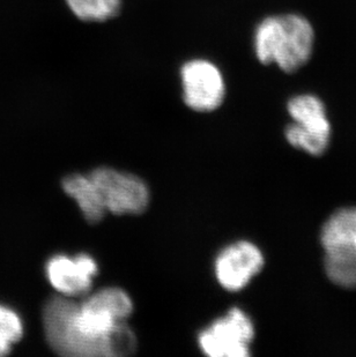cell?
<instances>
[{
	"label": "cell",
	"mask_w": 356,
	"mask_h": 357,
	"mask_svg": "<svg viewBox=\"0 0 356 357\" xmlns=\"http://www.w3.org/2000/svg\"><path fill=\"white\" fill-rule=\"evenodd\" d=\"M98 274V264L88 255L71 257L57 255L47 264V277L51 286L65 296L87 294Z\"/></svg>",
	"instance_id": "obj_7"
},
{
	"label": "cell",
	"mask_w": 356,
	"mask_h": 357,
	"mask_svg": "<svg viewBox=\"0 0 356 357\" xmlns=\"http://www.w3.org/2000/svg\"><path fill=\"white\" fill-rule=\"evenodd\" d=\"M253 335L251 319L241 309L232 307L199 334V346L209 356L246 357Z\"/></svg>",
	"instance_id": "obj_3"
},
{
	"label": "cell",
	"mask_w": 356,
	"mask_h": 357,
	"mask_svg": "<svg viewBox=\"0 0 356 357\" xmlns=\"http://www.w3.org/2000/svg\"><path fill=\"white\" fill-rule=\"evenodd\" d=\"M315 31L299 14L266 17L255 35V56L262 64H276L285 73L299 71L309 61Z\"/></svg>",
	"instance_id": "obj_2"
},
{
	"label": "cell",
	"mask_w": 356,
	"mask_h": 357,
	"mask_svg": "<svg viewBox=\"0 0 356 357\" xmlns=\"http://www.w3.org/2000/svg\"><path fill=\"white\" fill-rule=\"evenodd\" d=\"M264 256L251 242L241 241L222 250L215 260V275L229 291L243 289L262 271Z\"/></svg>",
	"instance_id": "obj_6"
},
{
	"label": "cell",
	"mask_w": 356,
	"mask_h": 357,
	"mask_svg": "<svg viewBox=\"0 0 356 357\" xmlns=\"http://www.w3.org/2000/svg\"><path fill=\"white\" fill-rule=\"evenodd\" d=\"M184 101L195 112H213L225 98V81L218 68L207 61H191L181 68Z\"/></svg>",
	"instance_id": "obj_5"
},
{
	"label": "cell",
	"mask_w": 356,
	"mask_h": 357,
	"mask_svg": "<svg viewBox=\"0 0 356 357\" xmlns=\"http://www.w3.org/2000/svg\"><path fill=\"white\" fill-rule=\"evenodd\" d=\"M288 112L299 128L315 135L331 137V124L326 116L325 105L315 95H297L290 98Z\"/></svg>",
	"instance_id": "obj_9"
},
{
	"label": "cell",
	"mask_w": 356,
	"mask_h": 357,
	"mask_svg": "<svg viewBox=\"0 0 356 357\" xmlns=\"http://www.w3.org/2000/svg\"><path fill=\"white\" fill-rule=\"evenodd\" d=\"M68 6L82 21L109 20L121 10V0H66Z\"/></svg>",
	"instance_id": "obj_12"
},
{
	"label": "cell",
	"mask_w": 356,
	"mask_h": 357,
	"mask_svg": "<svg viewBox=\"0 0 356 357\" xmlns=\"http://www.w3.org/2000/svg\"><path fill=\"white\" fill-rule=\"evenodd\" d=\"M320 242L324 250L336 248L356 250V207L333 213L322 226Z\"/></svg>",
	"instance_id": "obj_10"
},
{
	"label": "cell",
	"mask_w": 356,
	"mask_h": 357,
	"mask_svg": "<svg viewBox=\"0 0 356 357\" xmlns=\"http://www.w3.org/2000/svg\"><path fill=\"white\" fill-rule=\"evenodd\" d=\"M132 301L121 288H105L77 304L66 297L47 301L43 310L47 340L64 356H128L137 340L124 320Z\"/></svg>",
	"instance_id": "obj_1"
},
{
	"label": "cell",
	"mask_w": 356,
	"mask_h": 357,
	"mask_svg": "<svg viewBox=\"0 0 356 357\" xmlns=\"http://www.w3.org/2000/svg\"><path fill=\"white\" fill-rule=\"evenodd\" d=\"M63 189L65 193L77 202L79 208L88 222L98 223L105 216V207L91 176L74 174L64 178Z\"/></svg>",
	"instance_id": "obj_8"
},
{
	"label": "cell",
	"mask_w": 356,
	"mask_h": 357,
	"mask_svg": "<svg viewBox=\"0 0 356 357\" xmlns=\"http://www.w3.org/2000/svg\"><path fill=\"white\" fill-rule=\"evenodd\" d=\"M324 267L326 275L334 284L346 289H356V250H325Z\"/></svg>",
	"instance_id": "obj_11"
},
{
	"label": "cell",
	"mask_w": 356,
	"mask_h": 357,
	"mask_svg": "<svg viewBox=\"0 0 356 357\" xmlns=\"http://www.w3.org/2000/svg\"><path fill=\"white\" fill-rule=\"evenodd\" d=\"M287 142L295 147L302 149L304 152L309 153L311 155H322L329 146V137L315 135L306 131L304 128H299L295 123L288 125L285 132Z\"/></svg>",
	"instance_id": "obj_14"
},
{
	"label": "cell",
	"mask_w": 356,
	"mask_h": 357,
	"mask_svg": "<svg viewBox=\"0 0 356 357\" xmlns=\"http://www.w3.org/2000/svg\"><path fill=\"white\" fill-rule=\"evenodd\" d=\"M98 186L107 212L117 215L140 214L147 208L149 191L137 176L111 168H98L89 174Z\"/></svg>",
	"instance_id": "obj_4"
},
{
	"label": "cell",
	"mask_w": 356,
	"mask_h": 357,
	"mask_svg": "<svg viewBox=\"0 0 356 357\" xmlns=\"http://www.w3.org/2000/svg\"><path fill=\"white\" fill-rule=\"evenodd\" d=\"M22 334L24 325L20 316L10 307L0 305V357L10 354Z\"/></svg>",
	"instance_id": "obj_13"
}]
</instances>
